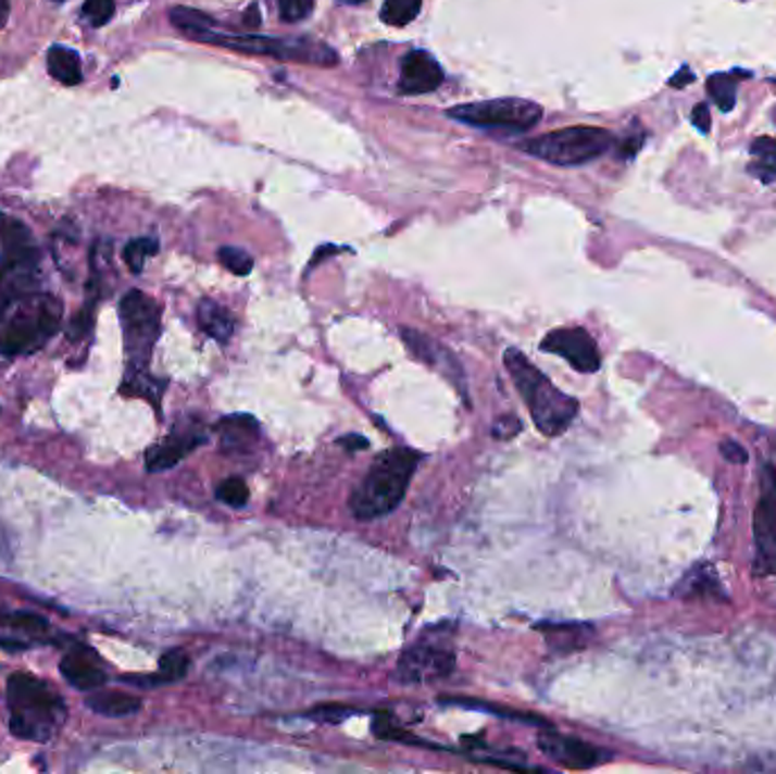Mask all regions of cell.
<instances>
[{
	"label": "cell",
	"mask_w": 776,
	"mask_h": 774,
	"mask_svg": "<svg viewBox=\"0 0 776 774\" xmlns=\"http://www.w3.org/2000/svg\"><path fill=\"white\" fill-rule=\"evenodd\" d=\"M93 325V314H91V309H83L80 314L75 316V321H71V327H68V339L73 341H80L83 337H87L89 329Z\"/></svg>",
	"instance_id": "35"
},
{
	"label": "cell",
	"mask_w": 776,
	"mask_h": 774,
	"mask_svg": "<svg viewBox=\"0 0 776 774\" xmlns=\"http://www.w3.org/2000/svg\"><path fill=\"white\" fill-rule=\"evenodd\" d=\"M504 366L515 389L521 391L525 404L529 407V414L540 434L559 436L571 427L579 411V402L575 398L556 389L548 375H542L521 350L509 348L504 352Z\"/></svg>",
	"instance_id": "2"
},
{
	"label": "cell",
	"mask_w": 776,
	"mask_h": 774,
	"mask_svg": "<svg viewBox=\"0 0 776 774\" xmlns=\"http://www.w3.org/2000/svg\"><path fill=\"white\" fill-rule=\"evenodd\" d=\"M0 648L8 650V652H23V650H28V645L21 642V640H10V638H0Z\"/></svg>",
	"instance_id": "41"
},
{
	"label": "cell",
	"mask_w": 776,
	"mask_h": 774,
	"mask_svg": "<svg viewBox=\"0 0 776 774\" xmlns=\"http://www.w3.org/2000/svg\"><path fill=\"white\" fill-rule=\"evenodd\" d=\"M640 143H642V137L629 139V141L623 146V150H619V154H623V158H634V154H636L638 148H640Z\"/></svg>",
	"instance_id": "42"
},
{
	"label": "cell",
	"mask_w": 776,
	"mask_h": 774,
	"mask_svg": "<svg viewBox=\"0 0 776 774\" xmlns=\"http://www.w3.org/2000/svg\"><path fill=\"white\" fill-rule=\"evenodd\" d=\"M189 670V657L183 650H171L160 659V684H173L185 679Z\"/></svg>",
	"instance_id": "27"
},
{
	"label": "cell",
	"mask_w": 776,
	"mask_h": 774,
	"mask_svg": "<svg viewBox=\"0 0 776 774\" xmlns=\"http://www.w3.org/2000/svg\"><path fill=\"white\" fill-rule=\"evenodd\" d=\"M87 707L98 715L125 717V715H133L141 709V700L135 698V695L123 692V690H98V692L89 695Z\"/></svg>",
	"instance_id": "18"
},
{
	"label": "cell",
	"mask_w": 776,
	"mask_h": 774,
	"mask_svg": "<svg viewBox=\"0 0 776 774\" xmlns=\"http://www.w3.org/2000/svg\"><path fill=\"white\" fill-rule=\"evenodd\" d=\"M198 41L221 46L227 50H237V53H246V55H262L281 62H300V64H318V66L336 64V53L329 46L306 37L229 35L212 28L206 30Z\"/></svg>",
	"instance_id": "5"
},
{
	"label": "cell",
	"mask_w": 776,
	"mask_h": 774,
	"mask_svg": "<svg viewBox=\"0 0 776 774\" xmlns=\"http://www.w3.org/2000/svg\"><path fill=\"white\" fill-rule=\"evenodd\" d=\"M218 434L225 450H243L259 436V425L252 416H227L218 423Z\"/></svg>",
	"instance_id": "20"
},
{
	"label": "cell",
	"mask_w": 776,
	"mask_h": 774,
	"mask_svg": "<svg viewBox=\"0 0 776 774\" xmlns=\"http://www.w3.org/2000/svg\"><path fill=\"white\" fill-rule=\"evenodd\" d=\"M341 3H348V5H361V3H366V0H341Z\"/></svg>",
	"instance_id": "44"
},
{
	"label": "cell",
	"mask_w": 776,
	"mask_h": 774,
	"mask_svg": "<svg viewBox=\"0 0 776 774\" xmlns=\"http://www.w3.org/2000/svg\"><path fill=\"white\" fill-rule=\"evenodd\" d=\"M118 314L123 323L129 373L146 371L162 329V307L143 291L135 289L123 296Z\"/></svg>",
	"instance_id": "6"
},
{
	"label": "cell",
	"mask_w": 776,
	"mask_h": 774,
	"mask_svg": "<svg viewBox=\"0 0 776 774\" xmlns=\"http://www.w3.org/2000/svg\"><path fill=\"white\" fill-rule=\"evenodd\" d=\"M8 700L12 709L10 729L25 740H48L60 729L66 715L60 695L28 673L10 677Z\"/></svg>",
	"instance_id": "3"
},
{
	"label": "cell",
	"mask_w": 776,
	"mask_h": 774,
	"mask_svg": "<svg viewBox=\"0 0 776 774\" xmlns=\"http://www.w3.org/2000/svg\"><path fill=\"white\" fill-rule=\"evenodd\" d=\"M754 573L776 575V469L765 463L761 473V498L754 513Z\"/></svg>",
	"instance_id": "10"
},
{
	"label": "cell",
	"mask_w": 776,
	"mask_h": 774,
	"mask_svg": "<svg viewBox=\"0 0 776 774\" xmlns=\"http://www.w3.org/2000/svg\"><path fill=\"white\" fill-rule=\"evenodd\" d=\"M441 704H456V707H463V709L486 711V713L502 715V717L517 720V722H529V725H536V727H546V729H550V722H548V720H542L540 715L521 713V711H509V709H500V707H490V704L479 702V700H468V698H441Z\"/></svg>",
	"instance_id": "22"
},
{
	"label": "cell",
	"mask_w": 776,
	"mask_h": 774,
	"mask_svg": "<svg viewBox=\"0 0 776 774\" xmlns=\"http://www.w3.org/2000/svg\"><path fill=\"white\" fill-rule=\"evenodd\" d=\"M373 732L381 740H396V742H409V745H425L423 740H416V736L409 734L406 729L398 727L393 717L388 713H377L373 722Z\"/></svg>",
	"instance_id": "28"
},
{
	"label": "cell",
	"mask_w": 776,
	"mask_h": 774,
	"mask_svg": "<svg viewBox=\"0 0 776 774\" xmlns=\"http://www.w3.org/2000/svg\"><path fill=\"white\" fill-rule=\"evenodd\" d=\"M114 12H116L114 0H87L83 8L85 18L93 25V28H102V25H108L112 21Z\"/></svg>",
	"instance_id": "32"
},
{
	"label": "cell",
	"mask_w": 776,
	"mask_h": 774,
	"mask_svg": "<svg viewBox=\"0 0 776 774\" xmlns=\"http://www.w3.org/2000/svg\"><path fill=\"white\" fill-rule=\"evenodd\" d=\"M339 444H341V446H346L348 450H356V452H361V450H366V448H368V438L359 436V434H348V436H341V438H339Z\"/></svg>",
	"instance_id": "39"
},
{
	"label": "cell",
	"mask_w": 776,
	"mask_h": 774,
	"mask_svg": "<svg viewBox=\"0 0 776 774\" xmlns=\"http://www.w3.org/2000/svg\"><path fill=\"white\" fill-rule=\"evenodd\" d=\"M216 498L229 507H246L248 498H250V491H248V484L241 479V477H229L225 482L218 484L216 488Z\"/></svg>",
	"instance_id": "31"
},
{
	"label": "cell",
	"mask_w": 776,
	"mask_h": 774,
	"mask_svg": "<svg viewBox=\"0 0 776 774\" xmlns=\"http://www.w3.org/2000/svg\"><path fill=\"white\" fill-rule=\"evenodd\" d=\"M277 5H279L281 18L289 23L304 21L314 12V0H277Z\"/></svg>",
	"instance_id": "33"
},
{
	"label": "cell",
	"mask_w": 776,
	"mask_h": 774,
	"mask_svg": "<svg viewBox=\"0 0 776 774\" xmlns=\"http://www.w3.org/2000/svg\"><path fill=\"white\" fill-rule=\"evenodd\" d=\"M752 154L756 158V162L752 164V171L763 183H769V179L776 177V139L769 137H761L752 143Z\"/></svg>",
	"instance_id": "24"
},
{
	"label": "cell",
	"mask_w": 776,
	"mask_h": 774,
	"mask_svg": "<svg viewBox=\"0 0 776 774\" xmlns=\"http://www.w3.org/2000/svg\"><path fill=\"white\" fill-rule=\"evenodd\" d=\"M218 260H221V264H223L229 273H235V275H239V277L250 275V271H252V266H254L252 257H250L246 250L235 248V246L221 248V250H218Z\"/></svg>",
	"instance_id": "29"
},
{
	"label": "cell",
	"mask_w": 776,
	"mask_h": 774,
	"mask_svg": "<svg viewBox=\"0 0 776 774\" xmlns=\"http://www.w3.org/2000/svg\"><path fill=\"white\" fill-rule=\"evenodd\" d=\"M690 83H694V73L690 68H686V66L675 77H669V87H675V89H684Z\"/></svg>",
	"instance_id": "40"
},
{
	"label": "cell",
	"mask_w": 776,
	"mask_h": 774,
	"mask_svg": "<svg viewBox=\"0 0 776 774\" xmlns=\"http://www.w3.org/2000/svg\"><path fill=\"white\" fill-rule=\"evenodd\" d=\"M46 62H48V73L53 75V80H58L60 85L75 87L83 83V62L75 50L66 46H50Z\"/></svg>",
	"instance_id": "17"
},
{
	"label": "cell",
	"mask_w": 776,
	"mask_h": 774,
	"mask_svg": "<svg viewBox=\"0 0 776 774\" xmlns=\"http://www.w3.org/2000/svg\"><path fill=\"white\" fill-rule=\"evenodd\" d=\"M60 670H62L64 679L80 690H96L108 682L105 670L98 667L93 661H89L87 652L66 654L60 663Z\"/></svg>",
	"instance_id": "16"
},
{
	"label": "cell",
	"mask_w": 776,
	"mask_h": 774,
	"mask_svg": "<svg viewBox=\"0 0 776 774\" xmlns=\"http://www.w3.org/2000/svg\"><path fill=\"white\" fill-rule=\"evenodd\" d=\"M10 18V0H0V30L8 25Z\"/></svg>",
	"instance_id": "43"
},
{
	"label": "cell",
	"mask_w": 776,
	"mask_h": 774,
	"mask_svg": "<svg viewBox=\"0 0 776 774\" xmlns=\"http://www.w3.org/2000/svg\"><path fill=\"white\" fill-rule=\"evenodd\" d=\"M60 321L62 304L55 298H46L33 319L21 316L10 323L5 332H0V357H18L39 350L41 344L60 329Z\"/></svg>",
	"instance_id": "9"
},
{
	"label": "cell",
	"mask_w": 776,
	"mask_h": 774,
	"mask_svg": "<svg viewBox=\"0 0 776 774\" xmlns=\"http://www.w3.org/2000/svg\"><path fill=\"white\" fill-rule=\"evenodd\" d=\"M0 625L12 627V629H23V632H43L48 629V621L37 613L30 611H12V613H0Z\"/></svg>",
	"instance_id": "30"
},
{
	"label": "cell",
	"mask_w": 776,
	"mask_h": 774,
	"mask_svg": "<svg viewBox=\"0 0 776 774\" xmlns=\"http://www.w3.org/2000/svg\"><path fill=\"white\" fill-rule=\"evenodd\" d=\"M158 250H160L158 239H152V237H139V239H133V241H129V244L125 246L123 260H125V264H127L129 271L139 275V273L143 271L146 262L150 260V257L158 254Z\"/></svg>",
	"instance_id": "25"
},
{
	"label": "cell",
	"mask_w": 776,
	"mask_h": 774,
	"mask_svg": "<svg viewBox=\"0 0 776 774\" xmlns=\"http://www.w3.org/2000/svg\"><path fill=\"white\" fill-rule=\"evenodd\" d=\"M356 713L352 707H343V704H325V707H316L314 711H309V715L323 720V722H343L348 715Z\"/></svg>",
	"instance_id": "34"
},
{
	"label": "cell",
	"mask_w": 776,
	"mask_h": 774,
	"mask_svg": "<svg viewBox=\"0 0 776 774\" xmlns=\"http://www.w3.org/2000/svg\"><path fill=\"white\" fill-rule=\"evenodd\" d=\"M540 350L559 354L579 373H598L602 366V354L598 344L581 327H561L552 329L540 341Z\"/></svg>",
	"instance_id": "11"
},
{
	"label": "cell",
	"mask_w": 776,
	"mask_h": 774,
	"mask_svg": "<svg viewBox=\"0 0 776 774\" xmlns=\"http://www.w3.org/2000/svg\"><path fill=\"white\" fill-rule=\"evenodd\" d=\"M538 747L550 759L571 770H588L606 759V754L600 752L598 747H592L579 738L559 736L554 732H542L538 736Z\"/></svg>",
	"instance_id": "13"
},
{
	"label": "cell",
	"mask_w": 776,
	"mask_h": 774,
	"mask_svg": "<svg viewBox=\"0 0 776 774\" xmlns=\"http://www.w3.org/2000/svg\"><path fill=\"white\" fill-rule=\"evenodd\" d=\"M719 452H722V457L724 459H727V461H731V463H738V466H742V463H747L749 461V454H747V450L740 446V444H736L734 441V438H727V441H722V446H719Z\"/></svg>",
	"instance_id": "36"
},
{
	"label": "cell",
	"mask_w": 776,
	"mask_h": 774,
	"mask_svg": "<svg viewBox=\"0 0 776 774\" xmlns=\"http://www.w3.org/2000/svg\"><path fill=\"white\" fill-rule=\"evenodd\" d=\"M611 146H613V135L604 130V127L575 125V127H561L556 133L527 139L517 148L531 154L536 160L565 168V166H584L588 162L600 160Z\"/></svg>",
	"instance_id": "4"
},
{
	"label": "cell",
	"mask_w": 776,
	"mask_h": 774,
	"mask_svg": "<svg viewBox=\"0 0 776 774\" xmlns=\"http://www.w3.org/2000/svg\"><path fill=\"white\" fill-rule=\"evenodd\" d=\"M706 87H709L711 98L715 100V105L722 112H731L736 108V80L731 75L715 73L709 77Z\"/></svg>",
	"instance_id": "26"
},
{
	"label": "cell",
	"mask_w": 776,
	"mask_h": 774,
	"mask_svg": "<svg viewBox=\"0 0 776 774\" xmlns=\"http://www.w3.org/2000/svg\"><path fill=\"white\" fill-rule=\"evenodd\" d=\"M692 125L704 135L711 130V112H709V105H704V102H700V105H694Z\"/></svg>",
	"instance_id": "38"
},
{
	"label": "cell",
	"mask_w": 776,
	"mask_h": 774,
	"mask_svg": "<svg viewBox=\"0 0 776 774\" xmlns=\"http://www.w3.org/2000/svg\"><path fill=\"white\" fill-rule=\"evenodd\" d=\"M168 18H171L175 30H179L185 37H189L193 41H198L206 30L214 28V18L212 16H206L204 12L193 10V8H185V5L173 8L168 12Z\"/></svg>",
	"instance_id": "21"
},
{
	"label": "cell",
	"mask_w": 776,
	"mask_h": 774,
	"mask_svg": "<svg viewBox=\"0 0 776 774\" xmlns=\"http://www.w3.org/2000/svg\"><path fill=\"white\" fill-rule=\"evenodd\" d=\"M443 83V68L425 50H411L402 60L398 91L404 96L431 93Z\"/></svg>",
	"instance_id": "14"
},
{
	"label": "cell",
	"mask_w": 776,
	"mask_h": 774,
	"mask_svg": "<svg viewBox=\"0 0 776 774\" xmlns=\"http://www.w3.org/2000/svg\"><path fill=\"white\" fill-rule=\"evenodd\" d=\"M421 10H423V0H384L379 16L386 25L404 28V25H409L411 21H416Z\"/></svg>",
	"instance_id": "23"
},
{
	"label": "cell",
	"mask_w": 776,
	"mask_h": 774,
	"mask_svg": "<svg viewBox=\"0 0 776 774\" xmlns=\"http://www.w3.org/2000/svg\"><path fill=\"white\" fill-rule=\"evenodd\" d=\"M448 116L465 125L481 127V130L515 135L527 133L534 125H538L542 118V108L523 98H498L450 108Z\"/></svg>",
	"instance_id": "7"
},
{
	"label": "cell",
	"mask_w": 776,
	"mask_h": 774,
	"mask_svg": "<svg viewBox=\"0 0 776 774\" xmlns=\"http://www.w3.org/2000/svg\"><path fill=\"white\" fill-rule=\"evenodd\" d=\"M198 325L202 327V332H206L212 339L221 344H225L231 334H235V319H231L225 307L214 300H202L198 304Z\"/></svg>",
	"instance_id": "19"
},
{
	"label": "cell",
	"mask_w": 776,
	"mask_h": 774,
	"mask_svg": "<svg viewBox=\"0 0 776 774\" xmlns=\"http://www.w3.org/2000/svg\"><path fill=\"white\" fill-rule=\"evenodd\" d=\"M446 634L441 629H431L423 634V638L418 642H413L411 648L400 657L396 677L402 684H423V682L448 677L454 670L456 654L452 648V640L446 638Z\"/></svg>",
	"instance_id": "8"
},
{
	"label": "cell",
	"mask_w": 776,
	"mask_h": 774,
	"mask_svg": "<svg viewBox=\"0 0 776 774\" xmlns=\"http://www.w3.org/2000/svg\"><path fill=\"white\" fill-rule=\"evenodd\" d=\"M521 429H523L521 421H517L515 416H504V419H500V421L496 423L493 436H496V438H511L513 434H517Z\"/></svg>",
	"instance_id": "37"
},
{
	"label": "cell",
	"mask_w": 776,
	"mask_h": 774,
	"mask_svg": "<svg viewBox=\"0 0 776 774\" xmlns=\"http://www.w3.org/2000/svg\"><path fill=\"white\" fill-rule=\"evenodd\" d=\"M402 339L406 344V348L416 354L421 361H425L427 366H431L434 371H438L441 375H446L456 389L461 391V396L468 394V386H465V375L459 361L454 359V354L441 346L438 341H434L431 337L416 329H402Z\"/></svg>",
	"instance_id": "12"
},
{
	"label": "cell",
	"mask_w": 776,
	"mask_h": 774,
	"mask_svg": "<svg viewBox=\"0 0 776 774\" xmlns=\"http://www.w3.org/2000/svg\"><path fill=\"white\" fill-rule=\"evenodd\" d=\"M423 454L409 448H393L377 457L368 475L350 496V511L356 521H375L398 509Z\"/></svg>",
	"instance_id": "1"
},
{
	"label": "cell",
	"mask_w": 776,
	"mask_h": 774,
	"mask_svg": "<svg viewBox=\"0 0 776 774\" xmlns=\"http://www.w3.org/2000/svg\"><path fill=\"white\" fill-rule=\"evenodd\" d=\"M53 3H58V5H62V3H64V0H53Z\"/></svg>",
	"instance_id": "45"
},
{
	"label": "cell",
	"mask_w": 776,
	"mask_h": 774,
	"mask_svg": "<svg viewBox=\"0 0 776 774\" xmlns=\"http://www.w3.org/2000/svg\"><path fill=\"white\" fill-rule=\"evenodd\" d=\"M206 441V436L198 432L196 427H187L183 432L171 434L164 444L152 446L146 452V469L150 473H162L173 469L175 463L183 461L187 454H191L198 446Z\"/></svg>",
	"instance_id": "15"
}]
</instances>
